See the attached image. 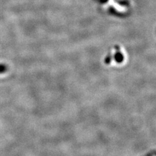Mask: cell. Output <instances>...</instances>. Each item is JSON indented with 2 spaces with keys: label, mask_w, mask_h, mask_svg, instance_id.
<instances>
[{
  "label": "cell",
  "mask_w": 156,
  "mask_h": 156,
  "mask_svg": "<svg viewBox=\"0 0 156 156\" xmlns=\"http://www.w3.org/2000/svg\"><path fill=\"white\" fill-rule=\"evenodd\" d=\"M122 59H123V58H122V55L120 53H118L117 54V57H116V59H117V61H118V62H120V61H122Z\"/></svg>",
  "instance_id": "1"
}]
</instances>
